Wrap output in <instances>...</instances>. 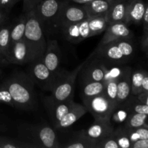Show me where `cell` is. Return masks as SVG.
<instances>
[{"mask_svg": "<svg viewBox=\"0 0 148 148\" xmlns=\"http://www.w3.org/2000/svg\"><path fill=\"white\" fill-rule=\"evenodd\" d=\"M113 136L116 140L119 148H131L132 143L129 139L127 128L124 127L123 124L119 126L114 130Z\"/></svg>", "mask_w": 148, "mask_h": 148, "instance_id": "f546056e", "label": "cell"}, {"mask_svg": "<svg viewBox=\"0 0 148 148\" xmlns=\"http://www.w3.org/2000/svg\"><path fill=\"white\" fill-rule=\"evenodd\" d=\"M99 44H105L120 39L133 38V33L125 23L108 25Z\"/></svg>", "mask_w": 148, "mask_h": 148, "instance_id": "2e32d148", "label": "cell"}, {"mask_svg": "<svg viewBox=\"0 0 148 148\" xmlns=\"http://www.w3.org/2000/svg\"><path fill=\"white\" fill-rule=\"evenodd\" d=\"M107 26L104 17H88L80 22L62 27L59 33L66 41L77 44L88 38L101 34L105 31Z\"/></svg>", "mask_w": 148, "mask_h": 148, "instance_id": "3957f363", "label": "cell"}, {"mask_svg": "<svg viewBox=\"0 0 148 148\" xmlns=\"http://www.w3.org/2000/svg\"><path fill=\"white\" fill-rule=\"evenodd\" d=\"M91 1H92V0H69V1H71V2L77 4H85Z\"/></svg>", "mask_w": 148, "mask_h": 148, "instance_id": "f6af8a7d", "label": "cell"}, {"mask_svg": "<svg viewBox=\"0 0 148 148\" xmlns=\"http://www.w3.org/2000/svg\"><path fill=\"white\" fill-rule=\"evenodd\" d=\"M9 13H10L9 12L0 9V25H1L8 20Z\"/></svg>", "mask_w": 148, "mask_h": 148, "instance_id": "ee69618b", "label": "cell"}, {"mask_svg": "<svg viewBox=\"0 0 148 148\" xmlns=\"http://www.w3.org/2000/svg\"><path fill=\"white\" fill-rule=\"evenodd\" d=\"M95 148H119V146L112 135L97 143Z\"/></svg>", "mask_w": 148, "mask_h": 148, "instance_id": "d590c367", "label": "cell"}, {"mask_svg": "<svg viewBox=\"0 0 148 148\" xmlns=\"http://www.w3.org/2000/svg\"><path fill=\"white\" fill-rule=\"evenodd\" d=\"M114 130V126L111 121L95 120L88 129L78 131V133L85 138L92 141L96 145V143L99 141L112 136Z\"/></svg>", "mask_w": 148, "mask_h": 148, "instance_id": "5bb4252c", "label": "cell"}, {"mask_svg": "<svg viewBox=\"0 0 148 148\" xmlns=\"http://www.w3.org/2000/svg\"><path fill=\"white\" fill-rule=\"evenodd\" d=\"M127 1V0H108L111 4H113V3H115V2H119V1Z\"/></svg>", "mask_w": 148, "mask_h": 148, "instance_id": "7dc6e473", "label": "cell"}, {"mask_svg": "<svg viewBox=\"0 0 148 148\" xmlns=\"http://www.w3.org/2000/svg\"><path fill=\"white\" fill-rule=\"evenodd\" d=\"M84 106L89 111L95 120L110 121L115 106L105 96L103 92L82 101Z\"/></svg>", "mask_w": 148, "mask_h": 148, "instance_id": "30bf717a", "label": "cell"}, {"mask_svg": "<svg viewBox=\"0 0 148 148\" xmlns=\"http://www.w3.org/2000/svg\"><path fill=\"white\" fill-rule=\"evenodd\" d=\"M117 82L118 80H110L104 82L103 94L114 104L116 106L117 98Z\"/></svg>", "mask_w": 148, "mask_h": 148, "instance_id": "d6a6232c", "label": "cell"}, {"mask_svg": "<svg viewBox=\"0 0 148 148\" xmlns=\"http://www.w3.org/2000/svg\"><path fill=\"white\" fill-rule=\"evenodd\" d=\"M127 134L131 143L139 140H147L148 139V128L141 127L138 128L127 129Z\"/></svg>", "mask_w": 148, "mask_h": 148, "instance_id": "836d02e7", "label": "cell"}, {"mask_svg": "<svg viewBox=\"0 0 148 148\" xmlns=\"http://www.w3.org/2000/svg\"><path fill=\"white\" fill-rule=\"evenodd\" d=\"M43 103L53 127L69 112L75 104L73 98L65 101H58L52 98L51 95L43 97Z\"/></svg>", "mask_w": 148, "mask_h": 148, "instance_id": "7c38bea8", "label": "cell"}, {"mask_svg": "<svg viewBox=\"0 0 148 148\" xmlns=\"http://www.w3.org/2000/svg\"><path fill=\"white\" fill-rule=\"evenodd\" d=\"M111 3L108 0H92L87 4H82L88 17H104L108 12Z\"/></svg>", "mask_w": 148, "mask_h": 148, "instance_id": "44dd1931", "label": "cell"}, {"mask_svg": "<svg viewBox=\"0 0 148 148\" xmlns=\"http://www.w3.org/2000/svg\"><path fill=\"white\" fill-rule=\"evenodd\" d=\"M23 13H27V12L33 10L39 2L43 0H23Z\"/></svg>", "mask_w": 148, "mask_h": 148, "instance_id": "8d00e7d4", "label": "cell"}, {"mask_svg": "<svg viewBox=\"0 0 148 148\" xmlns=\"http://www.w3.org/2000/svg\"><path fill=\"white\" fill-rule=\"evenodd\" d=\"M131 148H148V139L133 142L131 144Z\"/></svg>", "mask_w": 148, "mask_h": 148, "instance_id": "ab89813d", "label": "cell"}, {"mask_svg": "<svg viewBox=\"0 0 148 148\" xmlns=\"http://www.w3.org/2000/svg\"><path fill=\"white\" fill-rule=\"evenodd\" d=\"M130 67V66H123V64H114L106 66L103 82H106L110 80H118L125 74V72Z\"/></svg>", "mask_w": 148, "mask_h": 148, "instance_id": "d4e9b609", "label": "cell"}, {"mask_svg": "<svg viewBox=\"0 0 148 148\" xmlns=\"http://www.w3.org/2000/svg\"><path fill=\"white\" fill-rule=\"evenodd\" d=\"M147 115L139 113H130L127 117V120L123 124L124 127L127 129L138 128L145 127L148 128Z\"/></svg>", "mask_w": 148, "mask_h": 148, "instance_id": "4316f807", "label": "cell"}, {"mask_svg": "<svg viewBox=\"0 0 148 148\" xmlns=\"http://www.w3.org/2000/svg\"><path fill=\"white\" fill-rule=\"evenodd\" d=\"M0 103H4L6 105L10 106L13 108H15L12 98L7 86L3 82L0 84Z\"/></svg>", "mask_w": 148, "mask_h": 148, "instance_id": "e575fe53", "label": "cell"}, {"mask_svg": "<svg viewBox=\"0 0 148 148\" xmlns=\"http://www.w3.org/2000/svg\"><path fill=\"white\" fill-rule=\"evenodd\" d=\"M59 73L51 72L45 65L43 59H36L29 63L27 75L33 82L45 91H51Z\"/></svg>", "mask_w": 148, "mask_h": 148, "instance_id": "ba28073f", "label": "cell"}, {"mask_svg": "<svg viewBox=\"0 0 148 148\" xmlns=\"http://www.w3.org/2000/svg\"><path fill=\"white\" fill-rule=\"evenodd\" d=\"M130 112L123 103L117 105L111 114L110 121L118 124H123Z\"/></svg>", "mask_w": 148, "mask_h": 148, "instance_id": "1f68e13d", "label": "cell"}, {"mask_svg": "<svg viewBox=\"0 0 148 148\" xmlns=\"http://www.w3.org/2000/svg\"><path fill=\"white\" fill-rule=\"evenodd\" d=\"M43 61L48 69L53 73L56 74L61 71L62 51L56 39L46 38V48Z\"/></svg>", "mask_w": 148, "mask_h": 148, "instance_id": "9a60e30c", "label": "cell"}, {"mask_svg": "<svg viewBox=\"0 0 148 148\" xmlns=\"http://www.w3.org/2000/svg\"><path fill=\"white\" fill-rule=\"evenodd\" d=\"M88 112L84 106L75 103L74 106L69 111V112L54 126L57 130H64L71 127L77 121L83 116Z\"/></svg>", "mask_w": 148, "mask_h": 148, "instance_id": "d6986e66", "label": "cell"}, {"mask_svg": "<svg viewBox=\"0 0 148 148\" xmlns=\"http://www.w3.org/2000/svg\"><path fill=\"white\" fill-rule=\"evenodd\" d=\"M142 23H143V32H144V33H148V5L147 4L145 7V10L144 14H143V20H142Z\"/></svg>", "mask_w": 148, "mask_h": 148, "instance_id": "60d3db41", "label": "cell"}, {"mask_svg": "<svg viewBox=\"0 0 148 148\" xmlns=\"http://www.w3.org/2000/svg\"><path fill=\"white\" fill-rule=\"evenodd\" d=\"M86 59L71 72L61 70L51 90V97L58 101H65L74 98L75 82L81 68Z\"/></svg>", "mask_w": 148, "mask_h": 148, "instance_id": "52a82bcc", "label": "cell"}, {"mask_svg": "<svg viewBox=\"0 0 148 148\" xmlns=\"http://www.w3.org/2000/svg\"><path fill=\"white\" fill-rule=\"evenodd\" d=\"M82 85L81 98L82 101L99 95L104 90L103 82H88Z\"/></svg>", "mask_w": 148, "mask_h": 148, "instance_id": "cb8c5ba5", "label": "cell"}, {"mask_svg": "<svg viewBox=\"0 0 148 148\" xmlns=\"http://www.w3.org/2000/svg\"><path fill=\"white\" fill-rule=\"evenodd\" d=\"M68 1L66 0H43L33 10L45 36L53 35V24L59 12Z\"/></svg>", "mask_w": 148, "mask_h": 148, "instance_id": "8992f818", "label": "cell"}, {"mask_svg": "<svg viewBox=\"0 0 148 148\" xmlns=\"http://www.w3.org/2000/svg\"><path fill=\"white\" fill-rule=\"evenodd\" d=\"M17 132L20 140L34 145L36 148L62 147L55 131L46 124H20Z\"/></svg>", "mask_w": 148, "mask_h": 148, "instance_id": "277c9868", "label": "cell"}, {"mask_svg": "<svg viewBox=\"0 0 148 148\" xmlns=\"http://www.w3.org/2000/svg\"><path fill=\"white\" fill-rule=\"evenodd\" d=\"M142 92H148V75L146 71L145 72L143 83H142Z\"/></svg>", "mask_w": 148, "mask_h": 148, "instance_id": "7bdbcfd3", "label": "cell"}, {"mask_svg": "<svg viewBox=\"0 0 148 148\" xmlns=\"http://www.w3.org/2000/svg\"><path fill=\"white\" fill-rule=\"evenodd\" d=\"M23 39L31 53L33 61L43 59L46 48V38L33 10L27 12Z\"/></svg>", "mask_w": 148, "mask_h": 148, "instance_id": "5b68a950", "label": "cell"}, {"mask_svg": "<svg viewBox=\"0 0 148 148\" xmlns=\"http://www.w3.org/2000/svg\"><path fill=\"white\" fill-rule=\"evenodd\" d=\"M7 131H8V129L7 126L0 121V132H6Z\"/></svg>", "mask_w": 148, "mask_h": 148, "instance_id": "bcb514c9", "label": "cell"}, {"mask_svg": "<svg viewBox=\"0 0 148 148\" xmlns=\"http://www.w3.org/2000/svg\"><path fill=\"white\" fill-rule=\"evenodd\" d=\"M106 67V66L101 59L91 53L79 72L82 84L88 82H103Z\"/></svg>", "mask_w": 148, "mask_h": 148, "instance_id": "8fae6325", "label": "cell"}, {"mask_svg": "<svg viewBox=\"0 0 148 148\" xmlns=\"http://www.w3.org/2000/svg\"><path fill=\"white\" fill-rule=\"evenodd\" d=\"M145 70L138 69L132 72L131 75V89L132 94L137 95L142 92V83Z\"/></svg>", "mask_w": 148, "mask_h": 148, "instance_id": "4dcf8cb0", "label": "cell"}, {"mask_svg": "<svg viewBox=\"0 0 148 148\" xmlns=\"http://www.w3.org/2000/svg\"><path fill=\"white\" fill-rule=\"evenodd\" d=\"M64 148H95V144L90 140L85 138L77 132L69 139L66 144L62 145Z\"/></svg>", "mask_w": 148, "mask_h": 148, "instance_id": "484cf974", "label": "cell"}, {"mask_svg": "<svg viewBox=\"0 0 148 148\" xmlns=\"http://www.w3.org/2000/svg\"><path fill=\"white\" fill-rule=\"evenodd\" d=\"M26 25V14L23 13L10 26V45L22 40L24 37Z\"/></svg>", "mask_w": 148, "mask_h": 148, "instance_id": "7402d4cb", "label": "cell"}, {"mask_svg": "<svg viewBox=\"0 0 148 148\" xmlns=\"http://www.w3.org/2000/svg\"><path fill=\"white\" fill-rule=\"evenodd\" d=\"M0 9H1V7H0Z\"/></svg>", "mask_w": 148, "mask_h": 148, "instance_id": "f907efd6", "label": "cell"}, {"mask_svg": "<svg viewBox=\"0 0 148 148\" xmlns=\"http://www.w3.org/2000/svg\"><path fill=\"white\" fill-rule=\"evenodd\" d=\"M0 148H36L33 144L20 139L0 136Z\"/></svg>", "mask_w": 148, "mask_h": 148, "instance_id": "f1b7e54d", "label": "cell"}, {"mask_svg": "<svg viewBox=\"0 0 148 148\" xmlns=\"http://www.w3.org/2000/svg\"><path fill=\"white\" fill-rule=\"evenodd\" d=\"M132 69L130 66L117 82L116 106L124 103L132 94L131 75Z\"/></svg>", "mask_w": 148, "mask_h": 148, "instance_id": "ffe728a7", "label": "cell"}, {"mask_svg": "<svg viewBox=\"0 0 148 148\" xmlns=\"http://www.w3.org/2000/svg\"><path fill=\"white\" fill-rule=\"evenodd\" d=\"M0 65H1V64H0ZM3 75H4V72H3L2 68H1V66H0V78L2 77Z\"/></svg>", "mask_w": 148, "mask_h": 148, "instance_id": "c3c4849f", "label": "cell"}, {"mask_svg": "<svg viewBox=\"0 0 148 148\" xmlns=\"http://www.w3.org/2000/svg\"><path fill=\"white\" fill-rule=\"evenodd\" d=\"M86 18H88V15L83 6L75 3L71 4V1H68L56 17L53 24V34H58L62 27L80 22Z\"/></svg>", "mask_w": 148, "mask_h": 148, "instance_id": "9c48e42d", "label": "cell"}, {"mask_svg": "<svg viewBox=\"0 0 148 148\" xmlns=\"http://www.w3.org/2000/svg\"><path fill=\"white\" fill-rule=\"evenodd\" d=\"M122 103L127 107L130 113H139L148 115V105L142 103L136 95L131 94Z\"/></svg>", "mask_w": 148, "mask_h": 148, "instance_id": "83f0119b", "label": "cell"}, {"mask_svg": "<svg viewBox=\"0 0 148 148\" xmlns=\"http://www.w3.org/2000/svg\"><path fill=\"white\" fill-rule=\"evenodd\" d=\"M21 0H0V7L1 10L10 12L13 7Z\"/></svg>", "mask_w": 148, "mask_h": 148, "instance_id": "74e56055", "label": "cell"}, {"mask_svg": "<svg viewBox=\"0 0 148 148\" xmlns=\"http://www.w3.org/2000/svg\"><path fill=\"white\" fill-rule=\"evenodd\" d=\"M10 26L11 24H9L7 20L0 25V64H3L6 53L10 46Z\"/></svg>", "mask_w": 148, "mask_h": 148, "instance_id": "603a6c76", "label": "cell"}, {"mask_svg": "<svg viewBox=\"0 0 148 148\" xmlns=\"http://www.w3.org/2000/svg\"><path fill=\"white\" fill-rule=\"evenodd\" d=\"M136 96L142 103L148 105V92H141Z\"/></svg>", "mask_w": 148, "mask_h": 148, "instance_id": "b9f144b4", "label": "cell"}, {"mask_svg": "<svg viewBox=\"0 0 148 148\" xmlns=\"http://www.w3.org/2000/svg\"><path fill=\"white\" fill-rule=\"evenodd\" d=\"M33 62L31 53L24 39L10 45L2 64L24 65Z\"/></svg>", "mask_w": 148, "mask_h": 148, "instance_id": "4fadbf2b", "label": "cell"}, {"mask_svg": "<svg viewBox=\"0 0 148 148\" xmlns=\"http://www.w3.org/2000/svg\"><path fill=\"white\" fill-rule=\"evenodd\" d=\"M128 1H119L111 4L108 12L104 16L107 25L118 23H125L126 12Z\"/></svg>", "mask_w": 148, "mask_h": 148, "instance_id": "ac0fdd59", "label": "cell"}, {"mask_svg": "<svg viewBox=\"0 0 148 148\" xmlns=\"http://www.w3.org/2000/svg\"><path fill=\"white\" fill-rule=\"evenodd\" d=\"M136 47L132 38L120 39L105 44H98L92 52L93 56L101 59L106 66L124 64L135 55Z\"/></svg>", "mask_w": 148, "mask_h": 148, "instance_id": "7a4b0ae2", "label": "cell"}, {"mask_svg": "<svg viewBox=\"0 0 148 148\" xmlns=\"http://www.w3.org/2000/svg\"><path fill=\"white\" fill-rule=\"evenodd\" d=\"M7 86L15 108L33 111L38 107L37 95L34 85L28 75L22 71H16L3 81Z\"/></svg>", "mask_w": 148, "mask_h": 148, "instance_id": "6da1fadb", "label": "cell"}, {"mask_svg": "<svg viewBox=\"0 0 148 148\" xmlns=\"http://www.w3.org/2000/svg\"><path fill=\"white\" fill-rule=\"evenodd\" d=\"M140 44L142 50L147 56L148 52V33H143V36L140 38Z\"/></svg>", "mask_w": 148, "mask_h": 148, "instance_id": "f35d334b", "label": "cell"}, {"mask_svg": "<svg viewBox=\"0 0 148 148\" xmlns=\"http://www.w3.org/2000/svg\"><path fill=\"white\" fill-rule=\"evenodd\" d=\"M146 5L143 0H129L126 12V24H141Z\"/></svg>", "mask_w": 148, "mask_h": 148, "instance_id": "e0dca14e", "label": "cell"}, {"mask_svg": "<svg viewBox=\"0 0 148 148\" xmlns=\"http://www.w3.org/2000/svg\"><path fill=\"white\" fill-rule=\"evenodd\" d=\"M66 1H69V0H66Z\"/></svg>", "mask_w": 148, "mask_h": 148, "instance_id": "681fc988", "label": "cell"}]
</instances>
